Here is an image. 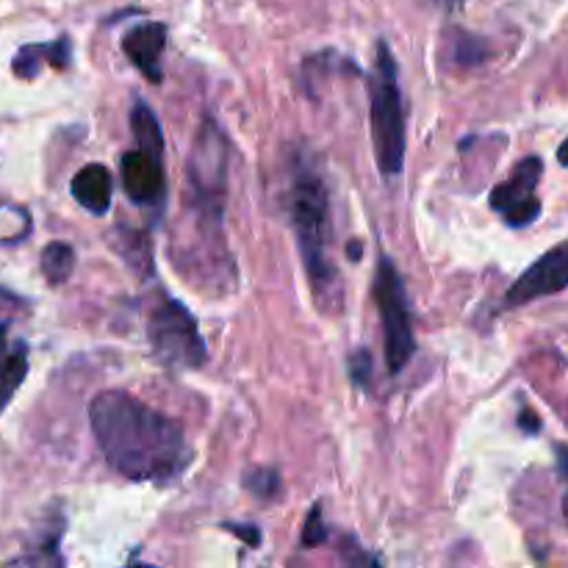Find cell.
<instances>
[{"instance_id": "6", "label": "cell", "mask_w": 568, "mask_h": 568, "mask_svg": "<svg viewBox=\"0 0 568 568\" xmlns=\"http://www.w3.org/2000/svg\"><path fill=\"white\" fill-rule=\"evenodd\" d=\"M372 294H375L377 311H381L388 372L397 375V372H403L405 364L414 358L416 336H414V325H410V308H408V294H405V283L388 255H383L381 264H377L375 288H372Z\"/></svg>"}, {"instance_id": "14", "label": "cell", "mask_w": 568, "mask_h": 568, "mask_svg": "<svg viewBox=\"0 0 568 568\" xmlns=\"http://www.w3.org/2000/svg\"><path fill=\"white\" fill-rule=\"evenodd\" d=\"M42 275L48 277L50 286H61L70 281L72 270H75V250L64 242H50L42 250Z\"/></svg>"}, {"instance_id": "17", "label": "cell", "mask_w": 568, "mask_h": 568, "mask_svg": "<svg viewBox=\"0 0 568 568\" xmlns=\"http://www.w3.org/2000/svg\"><path fill=\"white\" fill-rule=\"evenodd\" d=\"M244 486H247L255 497L272 499L277 491H281V477H277V471L272 469H255L244 477Z\"/></svg>"}, {"instance_id": "26", "label": "cell", "mask_w": 568, "mask_h": 568, "mask_svg": "<svg viewBox=\"0 0 568 568\" xmlns=\"http://www.w3.org/2000/svg\"><path fill=\"white\" fill-rule=\"evenodd\" d=\"M449 3H453V6H455V3H464V0H449Z\"/></svg>"}, {"instance_id": "20", "label": "cell", "mask_w": 568, "mask_h": 568, "mask_svg": "<svg viewBox=\"0 0 568 568\" xmlns=\"http://www.w3.org/2000/svg\"><path fill=\"white\" fill-rule=\"evenodd\" d=\"M225 530H231L233 536L244 538V541H247L250 547H258L261 536H258V530H255V527H236V525H225Z\"/></svg>"}, {"instance_id": "11", "label": "cell", "mask_w": 568, "mask_h": 568, "mask_svg": "<svg viewBox=\"0 0 568 568\" xmlns=\"http://www.w3.org/2000/svg\"><path fill=\"white\" fill-rule=\"evenodd\" d=\"M28 375V344L9 336V322H0V410L11 403Z\"/></svg>"}, {"instance_id": "7", "label": "cell", "mask_w": 568, "mask_h": 568, "mask_svg": "<svg viewBox=\"0 0 568 568\" xmlns=\"http://www.w3.org/2000/svg\"><path fill=\"white\" fill-rule=\"evenodd\" d=\"M544 161L530 155L516 164L514 175L505 183L494 186L491 192V209L503 214V220L510 227H527L538 220L541 214V200L536 197L538 181H541Z\"/></svg>"}, {"instance_id": "23", "label": "cell", "mask_w": 568, "mask_h": 568, "mask_svg": "<svg viewBox=\"0 0 568 568\" xmlns=\"http://www.w3.org/2000/svg\"><path fill=\"white\" fill-rule=\"evenodd\" d=\"M558 161H560V164H564V166H568V139H566L564 144H560V150H558Z\"/></svg>"}, {"instance_id": "16", "label": "cell", "mask_w": 568, "mask_h": 568, "mask_svg": "<svg viewBox=\"0 0 568 568\" xmlns=\"http://www.w3.org/2000/svg\"><path fill=\"white\" fill-rule=\"evenodd\" d=\"M114 247L120 250L122 258H125L128 264L139 272V275H148L150 266H153V253H150V242L144 233L125 231V227H120V242H116Z\"/></svg>"}, {"instance_id": "22", "label": "cell", "mask_w": 568, "mask_h": 568, "mask_svg": "<svg viewBox=\"0 0 568 568\" xmlns=\"http://www.w3.org/2000/svg\"><path fill=\"white\" fill-rule=\"evenodd\" d=\"M519 425H521V430H527V433L541 430V422H538V416L532 414V410H525V414H521Z\"/></svg>"}, {"instance_id": "8", "label": "cell", "mask_w": 568, "mask_h": 568, "mask_svg": "<svg viewBox=\"0 0 568 568\" xmlns=\"http://www.w3.org/2000/svg\"><path fill=\"white\" fill-rule=\"evenodd\" d=\"M568 288V242L558 244L549 253H544L514 286L505 294L503 308H519V305L536 303Z\"/></svg>"}, {"instance_id": "25", "label": "cell", "mask_w": 568, "mask_h": 568, "mask_svg": "<svg viewBox=\"0 0 568 568\" xmlns=\"http://www.w3.org/2000/svg\"><path fill=\"white\" fill-rule=\"evenodd\" d=\"M564 516H566V525H568V494L564 497Z\"/></svg>"}, {"instance_id": "3", "label": "cell", "mask_w": 568, "mask_h": 568, "mask_svg": "<svg viewBox=\"0 0 568 568\" xmlns=\"http://www.w3.org/2000/svg\"><path fill=\"white\" fill-rule=\"evenodd\" d=\"M227 161L231 144L211 116H205L194 139L192 155L186 164V200L189 214L194 216L197 236L222 247V209L227 194Z\"/></svg>"}, {"instance_id": "9", "label": "cell", "mask_w": 568, "mask_h": 568, "mask_svg": "<svg viewBox=\"0 0 568 568\" xmlns=\"http://www.w3.org/2000/svg\"><path fill=\"white\" fill-rule=\"evenodd\" d=\"M122 189L128 200L144 209H161L166 197V175H164V153H150V150H128L120 161Z\"/></svg>"}, {"instance_id": "1", "label": "cell", "mask_w": 568, "mask_h": 568, "mask_svg": "<svg viewBox=\"0 0 568 568\" xmlns=\"http://www.w3.org/2000/svg\"><path fill=\"white\" fill-rule=\"evenodd\" d=\"M89 425L111 469L131 483L166 486L194 458L175 419L120 388L100 392L89 403Z\"/></svg>"}, {"instance_id": "19", "label": "cell", "mask_w": 568, "mask_h": 568, "mask_svg": "<svg viewBox=\"0 0 568 568\" xmlns=\"http://www.w3.org/2000/svg\"><path fill=\"white\" fill-rule=\"evenodd\" d=\"M369 375L372 353L369 349H355V353L349 355V377H353V383H358V386H366V383H369Z\"/></svg>"}, {"instance_id": "15", "label": "cell", "mask_w": 568, "mask_h": 568, "mask_svg": "<svg viewBox=\"0 0 568 568\" xmlns=\"http://www.w3.org/2000/svg\"><path fill=\"white\" fill-rule=\"evenodd\" d=\"M131 128L133 136H136V148L150 150V153H164V136H161L159 120H155V114L142 103V100L133 103Z\"/></svg>"}, {"instance_id": "4", "label": "cell", "mask_w": 568, "mask_h": 568, "mask_svg": "<svg viewBox=\"0 0 568 568\" xmlns=\"http://www.w3.org/2000/svg\"><path fill=\"white\" fill-rule=\"evenodd\" d=\"M369 122L377 170L386 178H397L405 166V109L397 61L386 42L377 44L375 72L369 78Z\"/></svg>"}, {"instance_id": "21", "label": "cell", "mask_w": 568, "mask_h": 568, "mask_svg": "<svg viewBox=\"0 0 568 568\" xmlns=\"http://www.w3.org/2000/svg\"><path fill=\"white\" fill-rule=\"evenodd\" d=\"M22 300L17 294H11L9 288L0 286V311H9V308H20Z\"/></svg>"}, {"instance_id": "24", "label": "cell", "mask_w": 568, "mask_h": 568, "mask_svg": "<svg viewBox=\"0 0 568 568\" xmlns=\"http://www.w3.org/2000/svg\"><path fill=\"white\" fill-rule=\"evenodd\" d=\"M347 253H349V255H355V261H358V255H361V244H349Z\"/></svg>"}, {"instance_id": "18", "label": "cell", "mask_w": 568, "mask_h": 568, "mask_svg": "<svg viewBox=\"0 0 568 568\" xmlns=\"http://www.w3.org/2000/svg\"><path fill=\"white\" fill-rule=\"evenodd\" d=\"M325 541H327V530H325V525H322V508L316 505V508L308 514V519H305L303 547L314 549V547H322Z\"/></svg>"}, {"instance_id": "13", "label": "cell", "mask_w": 568, "mask_h": 568, "mask_svg": "<svg viewBox=\"0 0 568 568\" xmlns=\"http://www.w3.org/2000/svg\"><path fill=\"white\" fill-rule=\"evenodd\" d=\"M70 39L61 37L55 39V42H48V44H26V48L17 50L14 61H11V70H14L17 78H26V81H31V78L39 75V70H42V64L48 61V64L53 67H67L70 64Z\"/></svg>"}, {"instance_id": "10", "label": "cell", "mask_w": 568, "mask_h": 568, "mask_svg": "<svg viewBox=\"0 0 568 568\" xmlns=\"http://www.w3.org/2000/svg\"><path fill=\"white\" fill-rule=\"evenodd\" d=\"M164 22H142V26L131 28V31L122 37V50H125L128 61L153 83H161V78H164V72H161V55H164Z\"/></svg>"}, {"instance_id": "12", "label": "cell", "mask_w": 568, "mask_h": 568, "mask_svg": "<svg viewBox=\"0 0 568 568\" xmlns=\"http://www.w3.org/2000/svg\"><path fill=\"white\" fill-rule=\"evenodd\" d=\"M72 197L78 205H83L87 211H92L94 216L109 214L111 209V172L103 164H87L83 170H78V175L70 183Z\"/></svg>"}, {"instance_id": "2", "label": "cell", "mask_w": 568, "mask_h": 568, "mask_svg": "<svg viewBox=\"0 0 568 568\" xmlns=\"http://www.w3.org/2000/svg\"><path fill=\"white\" fill-rule=\"evenodd\" d=\"M288 211H292V227L300 253H303L311 294L322 311L336 314L342 308V281L327 250L333 233L331 194L320 172L311 166H300L294 172L292 189H288Z\"/></svg>"}, {"instance_id": "5", "label": "cell", "mask_w": 568, "mask_h": 568, "mask_svg": "<svg viewBox=\"0 0 568 568\" xmlns=\"http://www.w3.org/2000/svg\"><path fill=\"white\" fill-rule=\"evenodd\" d=\"M148 336L153 344V355L170 369H197L209 358L192 311L166 294H161V300L150 311Z\"/></svg>"}]
</instances>
